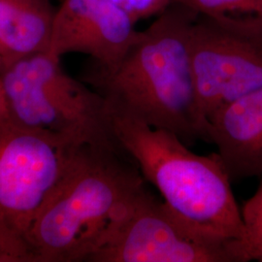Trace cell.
Instances as JSON below:
<instances>
[{
    "mask_svg": "<svg viewBox=\"0 0 262 262\" xmlns=\"http://www.w3.org/2000/svg\"><path fill=\"white\" fill-rule=\"evenodd\" d=\"M13 122L73 146L118 145L103 95L68 75L49 53L24 57L0 71Z\"/></svg>",
    "mask_w": 262,
    "mask_h": 262,
    "instance_id": "cell-4",
    "label": "cell"
},
{
    "mask_svg": "<svg viewBox=\"0 0 262 262\" xmlns=\"http://www.w3.org/2000/svg\"><path fill=\"white\" fill-rule=\"evenodd\" d=\"M243 234L235 241L237 261L262 262V182L241 210Z\"/></svg>",
    "mask_w": 262,
    "mask_h": 262,
    "instance_id": "cell-11",
    "label": "cell"
},
{
    "mask_svg": "<svg viewBox=\"0 0 262 262\" xmlns=\"http://www.w3.org/2000/svg\"><path fill=\"white\" fill-rule=\"evenodd\" d=\"M81 147L12 120L0 124V256L5 262H33L31 227Z\"/></svg>",
    "mask_w": 262,
    "mask_h": 262,
    "instance_id": "cell-5",
    "label": "cell"
},
{
    "mask_svg": "<svg viewBox=\"0 0 262 262\" xmlns=\"http://www.w3.org/2000/svg\"><path fill=\"white\" fill-rule=\"evenodd\" d=\"M105 102L114 139L144 179L159 189L164 203L198 231L238 241L244 229L241 210L219 154L196 155L174 133L155 128Z\"/></svg>",
    "mask_w": 262,
    "mask_h": 262,
    "instance_id": "cell-3",
    "label": "cell"
},
{
    "mask_svg": "<svg viewBox=\"0 0 262 262\" xmlns=\"http://www.w3.org/2000/svg\"><path fill=\"white\" fill-rule=\"evenodd\" d=\"M9 121H11L9 106H8V101H7L3 83L0 78V124Z\"/></svg>",
    "mask_w": 262,
    "mask_h": 262,
    "instance_id": "cell-14",
    "label": "cell"
},
{
    "mask_svg": "<svg viewBox=\"0 0 262 262\" xmlns=\"http://www.w3.org/2000/svg\"><path fill=\"white\" fill-rule=\"evenodd\" d=\"M130 15L114 0H63L55 10L47 53L93 57L99 70L118 66L140 34Z\"/></svg>",
    "mask_w": 262,
    "mask_h": 262,
    "instance_id": "cell-8",
    "label": "cell"
},
{
    "mask_svg": "<svg viewBox=\"0 0 262 262\" xmlns=\"http://www.w3.org/2000/svg\"><path fill=\"white\" fill-rule=\"evenodd\" d=\"M86 261L237 262V257L234 242L198 231L144 187Z\"/></svg>",
    "mask_w": 262,
    "mask_h": 262,
    "instance_id": "cell-7",
    "label": "cell"
},
{
    "mask_svg": "<svg viewBox=\"0 0 262 262\" xmlns=\"http://www.w3.org/2000/svg\"><path fill=\"white\" fill-rule=\"evenodd\" d=\"M208 142L216 146L231 181L262 175V88L214 114Z\"/></svg>",
    "mask_w": 262,
    "mask_h": 262,
    "instance_id": "cell-9",
    "label": "cell"
},
{
    "mask_svg": "<svg viewBox=\"0 0 262 262\" xmlns=\"http://www.w3.org/2000/svg\"><path fill=\"white\" fill-rule=\"evenodd\" d=\"M172 4V0H122L121 6L136 23L154 15H159Z\"/></svg>",
    "mask_w": 262,
    "mask_h": 262,
    "instance_id": "cell-13",
    "label": "cell"
},
{
    "mask_svg": "<svg viewBox=\"0 0 262 262\" xmlns=\"http://www.w3.org/2000/svg\"><path fill=\"white\" fill-rule=\"evenodd\" d=\"M197 15H249L262 19V0H172Z\"/></svg>",
    "mask_w": 262,
    "mask_h": 262,
    "instance_id": "cell-12",
    "label": "cell"
},
{
    "mask_svg": "<svg viewBox=\"0 0 262 262\" xmlns=\"http://www.w3.org/2000/svg\"><path fill=\"white\" fill-rule=\"evenodd\" d=\"M144 187L138 165L119 145L81 147L31 227L33 262L86 261Z\"/></svg>",
    "mask_w": 262,
    "mask_h": 262,
    "instance_id": "cell-2",
    "label": "cell"
},
{
    "mask_svg": "<svg viewBox=\"0 0 262 262\" xmlns=\"http://www.w3.org/2000/svg\"><path fill=\"white\" fill-rule=\"evenodd\" d=\"M0 262H5L4 258H3V257H1V256H0Z\"/></svg>",
    "mask_w": 262,
    "mask_h": 262,
    "instance_id": "cell-15",
    "label": "cell"
},
{
    "mask_svg": "<svg viewBox=\"0 0 262 262\" xmlns=\"http://www.w3.org/2000/svg\"><path fill=\"white\" fill-rule=\"evenodd\" d=\"M190 63L201 116L209 119L262 88V19L196 15L190 28Z\"/></svg>",
    "mask_w": 262,
    "mask_h": 262,
    "instance_id": "cell-6",
    "label": "cell"
},
{
    "mask_svg": "<svg viewBox=\"0 0 262 262\" xmlns=\"http://www.w3.org/2000/svg\"><path fill=\"white\" fill-rule=\"evenodd\" d=\"M197 14L171 4L143 31L112 70L92 82L107 102L187 146L208 142V122L197 103L189 37Z\"/></svg>",
    "mask_w": 262,
    "mask_h": 262,
    "instance_id": "cell-1",
    "label": "cell"
},
{
    "mask_svg": "<svg viewBox=\"0 0 262 262\" xmlns=\"http://www.w3.org/2000/svg\"><path fill=\"white\" fill-rule=\"evenodd\" d=\"M55 10L48 0H0V71L47 53Z\"/></svg>",
    "mask_w": 262,
    "mask_h": 262,
    "instance_id": "cell-10",
    "label": "cell"
}]
</instances>
